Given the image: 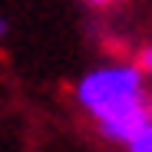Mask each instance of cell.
<instances>
[{"mask_svg": "<svg viewBox=\"0 0 152 152\" xmlns=\"http://www.w3.org/2000/svg\"><path fill=\"white\" fill-rule=\"evenodd\" d=\"M76 99L99 122V132L122 145H129L132 136L149 122V103L142 96V69L129 63L86 73L76 83Z\"/></svg>", "mask_w": 152, "mask_h": 152, "instance_id": "obj_1", "label": "cell"}, {"mask_svg": "<svg viewBox=\"0 0 152 152\" xmlns=\"http://www.w3.org/2000/svg\"><path fill=\"white\" fill-rule=\"evenodd\" d=\"M126 149H129V152H152V119L132 136V142L126 145Z\"/></svg>", "mask_w": 152, "mask_h": 152, "instance_id": "obj_2", "label": "cell"}, {"mask_svg": "<svg viewBox=\"0 0 152 152\" xmlns=\"http://www.w3.org/2000/svg\"><path fill=\"white\" fill-rule=\"evenodd\" d=\"M139 69H149L152 73V46H145L142 53H139Z\"/></svg>", "mask_w": 152, "mask_h": 152, "instance_id": "obj_3", "label": "cell"}, {"mask_svg": "<svg viewBox=\"0 0 152 152\" xmlns=\"http://www.w3.org/2000/svg\"><path fill=\"white\" fill-rule=\"evenodd\" d=\"M4 33H7V20H0V40H4Z\"/></svg>", "mask_w": 152, "mask_h": 152, "instance_id": "obj_4", "label": "cell"}, {"mask_svg": "<svg viewBox=\"0 0 152 152\" xmlns=\"http://www.w3.org/2000/svg\"><path fill=\"white\" fill-rule=\"evenodd\" d=\"M86 4H96V7H103V4H109V0H86Z\"/></svg>", "mask_w": 152, "mask_h": 152, "instance_id": "obj_5", "label": "cell"}, {"mask_svg": "<svg viewBox=\"0 0 152 152\" xmlns=\"http://www.w3.org/2000/svg\"><path fill=\"white\" fill-rule=\"evenodd\" d=\"M149 119H152V99H149Z\"/></svg>", "mask_w": 152, "mask_h": 152, "instance_id": "obj_6", "label": "cell"}]
</instances>
